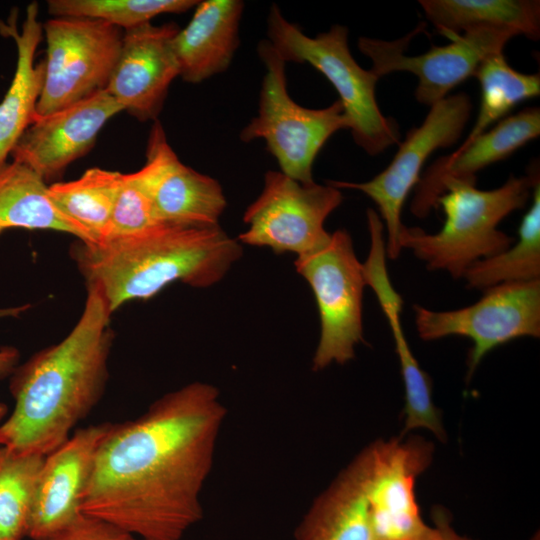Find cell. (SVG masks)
Returning <instances> with one entry per match:
<instances>
[{
	"instance_id": "obj_1",
	"label": "cell",
	"mask_w": 540,
	"mask_h": 540,
	"mask_svg": "<svg viewBox=\"0 0 540 540\" xmlns=\"http://www.w3.org/2000/svg\"><path fill=\"white\" fill-rule=\"evenodd\" d=\"M226 416L218 388L196 381L111 423L80 512L145 539L181 540L203 518L200 496Z\"/></svg>"
},
{
	"instance_id": "obj_2",
	"label": "cell",
	"mask_w": 540,
	"mask_h": 540,
	"mask_svg": "<svg viewBox=\"0 0 540 540\" xmlns=\"http://www.w3.org/2000/svg\"><path fill=\"white\" fill-rule=\"evenodd\" d=\"M111 315L100 289L87 285L81 316L66 337L15 368V406L0 425V447L46 456L93 410L109 377Z\"/></svg>"
},
{
	"instance_id": "obj_3",
	"label": "cell",
	"mask_w": 540,
	"mask_h": 540,
	"mask_svg": "<svg viewBox=\"0 0 540 540\" xmlns=\"http://www.w3.org/2000/svg\"><path fill=\"white\" fill-rule=\"evenodd\" d=\"M430 463L418 437L373 442L315 498L295 540H407L422 520L416 479Z\"/></svg>"
},
{
	"instance_id": "obj_4",
	"label": "cell",
	"mask_w": 540,
	"mask_h": 540,
	"mask_svg": "<svg viewBox=\"0 0 540 540\" xmlns=\"http://www.w3.org/2000/svg\"><path fill=\"white\" fill-rule=\"evenodd\" d=\"M243 249L219 225L159 223L101 243L80 242L71 254L87 285L98 287L110 313L147 300L174 282L207 288L223 279Z\"/></svg>"
},
{
	"instance_id": "obj_5",
	"label": "cell",
	"mask_w": 540,
	"mask_h": 540,
	"mask_svg": "<svg viewBox=\"0 0 540 540\" xmlns=\"http://www.w3.org/2000/svg\"><path fill=\"white\" fill-rule=\"evenodd\" d=\"M538 176L533 165L526 176H511L501 187L487 191L477 189L474 181L446 180L436 201L445 214L442 229L428 234L418 227L403 226L400 248L410 249L429 270L463 278L473 263L499 254L515 242L498 225L526 205Z\"/></svg>"
},
{
	"instance_id": "obj_6",
	"label": "cell",
	"mask_w": 540,
	"mask_h": 540,
	"mask_svg": "<svg viewBox=\"0 0 540 540\" xmlns=\"http://www.w3.org/2000/svg\"><path fill=\"white\" fill-rule=\"evenodd\" d=\"M270 44L285 62L308 63L322 73L339 95L354 141L375 156L399 143V127L377 104L378 77L363 69L348 48V29L332 26L310 37L272 5L267 19Z\"/></svg>"
},
{
	"instance_id": "obj_7",
	"label": "cell",
	"mask_w": 540,
	"mask_h": 540,
	"mask_svg": "<svg viewBox=\"0 0 540 540\" xmlns=\"http://www.w3.org/2000/svg\"><path fill=\"white\" fill-rule=\"evenodd\" d=\"M258 54L266 67L258 114L242 129L240 139H263L282 173L313 183V163L323 145L337 131L349 129L344 108L339 100L321 109L300 106L287 90L286 62L268 40L259 43Z\"/></svg>"
},
{
	"instance_id": "obj_8",
	"label": "cell",
	"mask_w": 540,
	"mask_h": 540,
	"mask_svg": "<svg viewBox=\"0 0 540 540\" xmlns=\"http://www.w3.org/2000/svg\"><path fill=\"white\" fill-rule=\"evenodd\" d=\"M308 282L320 317V337L312 368L320 371L332 363L345 364L363 342L362 300L366 279L350 234L338 229L322 248L294 262Z\"/></svg>"
},
{
	"instance_id": "obj_9",
	"label": "cell",
	"mask_w": 540,
	"mask_h": 540,
	"mask_svg": "<svg viewBox=\"0 0 540 540\" xmlns=\"http://www.w3.org/2000/svg\"><path fill=\"white\" fill-rule=\"evenodd\" d=\"M124 31L106 22L54 17L43 23L47 49L37 115L44 116L106 90Z\"/></svg>"
},
{
	"instance_id": "obj_10",
	"label": "cell",
	"mask_w": 540,
	"mask_h": 540,
	"mask_svg": "<svg viewBox=\"0 0 540 540\" xmlns=\"http://www.w3.org/2000/svg\"><path fill=\"white\" fill-rule=\"evenodd\" d=\"M342 200L341 191L328 183L303 184L281 171H267L261 194L244 212L249 228L237 240L276 254L312 253L330 240L324 222Z\"/></svg>"
},
{
	"instance_id": "obj_11",
	"label": "cell",
	"mask_w": 540,
	"mask_h": 540,
	"mask_svg": "<svg viewBox=\"0 0 540 540\" xmlns=\"http://www.w3.org/2000/svg\"><path fill=\"white\" fill-rule=\"evenodd\" d=\"M416 329L425 341L457 335L469 338L470 378L484 356L519 337L540 336V280L502 283L484 290L473 305L449 311L413 306Z\"/></svg>"
},
{
	"instance_id": "obj_12",
	"label": "cell",
	"mask_w": 540,
	"mask_h": 540,
	"mask_svg": "<svg viewBox=\"0 0 540 540\" xmlns=\"http://www.w3.org/2000/svg\"><path fill=\"white\" fill-rule=\"evenodd\" d=\"M472 104L465 93L447 96L430 106L423 123L411 129L391 163L373 179L354 183L330 180L337 189L363 192L377 205L387 231L386 255L396 259L401 248V212L410 190L418 184L426 159L438 148L454 144L469 120Z\"/></svg>"
},
{
	"instance_id": "obj_13",
	"label": "cell",
	"mask_w": 540,
	"mask_h": 540,
	"mask_svg": "<svg viewBox=\"0 0 540 540\" xmlns=\"http://www.w3.org/2000/svg\"><path fill=\"white\" fill-rule=\"evenodd\" d=\"M424 30L425 24L420 23L409 34L393 41L360 37L358 48L371 59L370 71L378 78L397 71L416 75V100L428 106L441 101L458 84L474 76L479 65L489 56L502 53L512 38L493 30L468 31L447 35L450 44L432 45L421 55H406L410 40Z\"/></svg>"
},
{
	"instance_id": "obj_14",
	"label": "cell",
	"mask_w": 540,
	"mask_h": 540,
	"mask_svg": "<svg viewBox=\"0 0 540 540\" xmlns=\"http://www.w3.org/2000/svg\"><path fill=\"white\" fill-rule=\"evenodd\" d=\"M133 173L149 194L161 223L219 225L227 205L222 186L179 160L158 120L149 131L146 162Z\"/></svg>"
},
{
	"instance_id": "obj_15",
	"label": "cell",
	"mask_w": 540,
	"mask_h": 540,
	"mask_svg": "<svg viewBox=\"0 0 540 540\" xmlns=\"http://www.w3.org/2000/svg\"><path fill=\"white\" fill-rule=\"evenodd\" d=\"M106 91L37 119L25 130L10 156L47 184L60 178L75 160L87 154L104 125L122 112Z\"/></svg>"
},
{
	"instance_id": "obj_16",
	"label": "cell",
	"mask_w": 540,
	"mask_h": 540,
	"mask_svg": "<svg viewBox=\"0 0 540 540\" xmlns=\"http://www.w3.org/2000/svg\"><path fill=\"white\" fill-rule=\"evenodd\" d=\"M179 29L175 23L150 22L124 31L106 91L141 122L157 120L170 85L179 76L172 47Z\"/></svg>"
},
{
	"instance_id": "obj_17",
	"label": "cell",
	"mask_w": 540,
	"mask_h": 540,
	"mask_svg": "<svg viewBox=\"0 0 540 540\" xmlns=\"http://www.w3.org/2000/svg\"><path fill=\"white\" fill-rule=\"evenodd\" d=\"M110 424L80 428L44 457L28 523L26 537L30 540L57 534L81 514L95 455Z\"/></svg>"
},
{
	"instance_id": "obj_18",
	"label": "cell",
	"mask_w": 540,
	"mask_h": 540,
	"mask_svg": "<svg viewBox=\"0 0 540 540\" xmlns=\"http://www.w3.org/2000/svg\"><path fill=\"white\" fill-rule=\"evenodd\" d=\"M539 134L540 109L526 108L501 120L461 151L438 159L416 185L411 202L412 214L423 218L437 208L436 201L442 194V185L446 180L476 182V172L508 157Z\"/></svg>"
},
{
	"instance_id": "obj_19",
	"label": "cell",
	"mask_w": 540,
	"mask_h": 540,
	"mask_svg": "<svg viewBox=\"0 0 540 540\" xmlns=\"http://www.w3.org/2000/svg\"><path fill=\"white\" fill-rule=\"evenodd\" d=\"M243 8L240 0L198 2L191 20L172 41L179 77L198 84L229 67L239 46Z\"/></svg>"
},
{
	"instance_id": "obj_20",
	"label": "cell",
	"mask_w": 540,
	"mask_h": 540,
	"mask_svg": "<svg viewBox=\"0 0 540 540\" xmlns=\"http://www.w3.org/2000/svg\"><path fill=\"white\" fill-rule=\"evenodd\" d=\"M15 20L12 15L0 32L12 37L17 47L15 73L0 101V169L7 163L19 138L37 119V104L44 86V60L35 62L36 50L43 36L38 3L31 2L27 6L20 32Z\"/></svg>"
},
{
	"instance_id": "obj_21",
	"label": "cell",
	"mask_w": 540,
	"mask_h": 540,
	"mask_svg": "<svg viewBox=\"0 0 540 540\" xmlns=\"http://www.w3.org/2000/svg\"><path fill=\"white\" fill-rule=\"evenodd\" d=\"M428 20L443 36L475 30L504 32L512 37L540 36L537 0H420Z\"/></svg>"
},
{
	"instance_id": "obj_22",
	"label": "cell",
	"mask_w": 540,
	"mask_h": 540,
	"mask_svg": "<svg viewBox=\"0 0 540 540\" xmlns=\"http://www.w3.org/2000/svg\"><path fill=\"white\" fill-rule=\"evenodd\" d=\"M121 174L94 167L75 180L47 186L49 199L78 230L80 242L96 244L109 238Z\"/></svg>"
},
{
	"instance_id": "obj_23",
	"label": "cell",
	"mask_w": 540,
	"mask_h": 540,
	"mask_svg": "<svg viewBox=\"0 0 540 540\" xmlns=\"http://www.w3.org/2000/svg\"><path fill=\"white\" fill-rule=\"evenodd\" d=\"M44 180L13 161L0 169V236L9 229L53 230L80 239L78 230L57 210Z\"/></svg>"
},
{
	"instance_id": "obj_24",
	"label": "cell",
	"mask_w": 540,
	"mask_h": 540,
	"mask_svg": "<svg viewBox=\"0 0 540 540\" xmlns=\"http://www.w3.org/2000/svg\"><path fill=\"white\" fill-rule=\"evenodd\" d=\"M376 297L392 331L405 388V426L402 436L412 429L426 428L439 440H445L441 413L432 399L431 379L413 355L402 329V298L393 287L383 289Z\"/></svg>"
},
{
	"instance_id": "obj_25",
	"label": "cell",
	"mask_w": 540,
	"mask_h": 540,
	"mask_svg": "<svg viewBox=\"0 0 540 540\" xmlns=\"http://www.w3.org/2000/svg\"><path fill=\"white\" fill-rule=\"evenodd\" d=\"M532 203L518 230V241L494 256L473 263L463 278L482 289L509 282L540 280V180L535 179Z\"/></svg>"
},
{
	"instance_id": "obj_26",
	"label": "cell",
	"mask_w": 540,
	"mask_h": 540,
	"mask_svg": "<svg viewBox=\"0 0 540 540\" xmlns=\"http://www.w3.org/2000/svg\"><path fill=\"white\" fill-rule=\"evenodd\" d=\"M474 76L481 87L479 113L473 129L454 152L468 146L516 104L540 93L539 74H523L514 70L507 63L503 53L486 58Z\"/></svg>"
},
{
	"instance_id": "obj_27",
	"label": "cell",
	"mask_w": 540,
	"mask_h": 540,
	"mask_svg": "<svg viewBox=\"0 0 540 540\" xmlns=\"http://www.w3.org/2000/svg\"><path fill=\"white\" fill-rule=\"evenodd\" d=\"M44 457L0 447V540L26 537Z\"/></svg>"
},
{
	"instance_id": "obj_28",
	"label": "cell",
	"mask_w": 540,
	"mask_h": 540,
	"mask_svg": "<svg viewBox=\"0 0 540 540\" xmlns=\"http://www.w3.org/2000/svg\"><path fill=\"white\" fill-rule=\"evenodd\" d=\"M196 0H48V13L54 17L90 18L106 22L123 31L150 23L167 13H184Z\"/></svg>"
},
{
	"instance_id": "obj_29",
	"label": "cell",
	"mask_w": 540,
	"mask_h": 540,
	"mask_svg": "<svg viewBox=\"0 0 540 540\" xmlns=\"http://www.w3.org/2000/svg\"><path fill=\"white\" fill-rule=\"evenodd\" d=\"M159 223L152 200L134 173H122L107 240L136 234Z\"/></svg>"
},
{
	"instance_id": "obj_30",
	"label": "cell",
	"mask_w": 540,
	"mask_h": 540,
	"mask_svg": "<svg viewBox=\"0 0 540 540\" xmlns=\"http://www.w3.org/2000/svg\"><path fill=\"white\" fill-rule=\"evenodd\" d=\"M44 540H149L81 513L62 531Z\"/></svg>"
},
{
	"instance_id": "obj_31",
	"label": "cell",
	"mask_w": 540,
	"mask_h": 540,
	"mask_svg": "<svg viewBox=\"0 0 540 540\" xmlns=\"http://www.w3.org/2000/svg\"><path fill=\"white\" fill-rule=\"evenodd\" d=\"M431 516L434 522L433 527L435 529L434 540H473L458 534L453 529L449 513L442 507H434Z\"/></svg>"
},
{
	"instance_id": "obj_32",
	"label": "cell",
	"mask_w": 540,
	"mask_h": 540,
	"mask_svg": "<svg viewBox=\"0 0 540 540\" xmlns=\"http://www.w3.org/2000/svg\"><path fill=\"white\" fill-rule=\"evenodd\" d=\"M19 359V351L10 346L0 349V379L11 375L16 368Z\"/></svg>"
},
{
	"instance_id": "obj_33",
	"label": "cell",
	"mask_w": 540,
	"mask_h": 540,
	"mask_svg": "<svg viewBox=\"0 0 540 540\" xmlns=\"http://www.w3.org/2000/svg\"><path fill=\"white\" fill-rule=\"evenodd\" d=\"M7 410L6 404L0 403V421L5 417Z\"/></svg>"
},
{
	"instance_id": "obj_34",
	"label": "cell",
	"mask_w": 540,
	"mask_h": 540,
	"mask_svg": "<svg viewBox=\"0 0 540 540\" xmlns=\"http://www.w3.org/2000/svg\"><path fill=\"white\" fill-rule=\"evenodd\" d=\"M0 22H1V20H0Z\"/></svg>"
}]
</instances>
